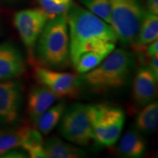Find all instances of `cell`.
Masks as SVG:
<instances>
[{
  "mask_svg": "<svg viewBox=\"0 0 158 158\" xmlns=\"http://www.w3.org/2000/svg\"><path fill=\"white\" fill-rule=\"evenodd\" d=\"M70 63L76 64L86 51L108 43H116L111 26L81 6L73 5L68 13Z\"/></svg>",
  "mask_w": 158,
  "mask_h": 158,
  "instance_id": "6da1fadb",
  "label": "cell"
},
{
  "mask_svg": "<svg viewBox=\"0 0 158 158\" xmlns=\"http://www.w3.org/2000/svg\"><path fill=\"white\" fill-rule=\"evenodd\" d=\"M37 60L43 66L62 70L70 64V37L67 14L51 17L35 45Z\"/></svg>",
  "mask_w": 158,
  "mask_h": 158,
  "instance_id": "7a4b0ae2",
  "label": "cell"
},
{
  "mask_svg": "<svg viewBox=\"0 0 158 158\" xmlns=\"http://www.w3.org/2000/svg\"><path fill=\"white\" fill-rule=\"evenodd\" d=\"M135 64V57L130 51L114 49L98 66L82 74L81 81L96 92L116 89L127 84Z\"/></svg>",
  "mask_w": 158,
  "mask_h": 158,
  "instance_id": "3957f363",
  "label": "cell"
},
{
  "mask_svg": "<svg viewBox=\"0 0 158 158\" xmlns=\"http://www.w3.org/2000/svg\"><path fill=\"white\" fill-rule=\"evenodd\" d=\"M88 113L94 135V142L110 147L118 141L125 122L122 108L106 103L88 105Z\"/></svg>",
  "mask_w": 158,
  "mask_h": 158,
  "instance_id": "277c9868",
  "label": "cell"
},
{
  "mask_svg": "<svg viewBox=\"0 0 158 158\" xmlns=\"http://www.w3.org/2000/svg\"><path fill=\"white\" fill-rule=\"evenodd\" d=\"M110 23L122 46L131 47L137 38L145 10L139 0H110Z\"/></svg>",
  "mask_w": 158,
  "mask_h": 158,
  "instance_id": "5b68a950",
  "label": "cell"
},
{
  "mask_svg": "<svg viewBox=\"0 0 158 158\" xmlns=\"http://www.w3.org/2000/svg\"><path fill=\"white\" fill-rule=\"evenodd\" d=\"M58 126L61 135L70 143L87 147L94 141L88 105L76 102L67 107Z\"/></svg>",
  "mask_w": 158,
  "mask_h": 158,
  "instance_id": "8992f818",
  "label": "cell"
},
{
  "mask_svg": "<svg viewBox=\"0 0 158 158\" xmlns=\"http://www.w3.org/2000/svg\"><path fill=\"white\" fill-rule=\"evenodd\" d=\"M49 19L50 16L40 7L22 10L15 14V27L29 54L33 53L37 40Z\"/></svg>",
  "mask_w": 158,
  "mask_h": 158,
  "instance_id": "52a82bcc",
  "label": "cell"
},
{
  "mask_svg": "<svg viewBox=\"0 0 158 158\" xmlns=\"http://www.w3.org/2000/svg\"><path fill=\"white\" fill-rule=\"evenodd\" d=\"M23 104V89L16 79L0 81V126L12 127L19 121Z\"/></svg>",
  "mask_w": 158,
  "mask_h": 158,
  "instance_id": "ba28073f",
  "label": "cell"
},
{
  "mask_svg": "<svg viewBox=\"0 0 158 158\" xmlns=\"http://www.w3.org/2000/svg\"><path fill=\"white\" fill-rule=\"evenodd\" d=\"M34 74L39 84L51 90L57 98L76 96L82 83L81 78L75 75L45 67H36Z\"/></svg>",
  "mask_w": 158,
  "mask_h": 158,
  "instance_id": "9c48e42d",
  "label": "cell"
},
{
  "mask_svg": "<svg viewBox=\"0 0 158 158\" xmlns=\"http://www.w3.org/2000/svg\"><path fill=\"white\" fill-rule=\"evenodd\" d=\"M158 78L148 66L141 67L134 78L132 100L137 109H141L155 101L157 96Z\"/></svg>",
  "mask_w": 158,
  "mask_h": 158,
  "instance_id": "30bf717a",
  "label": "cell"
},
{
  "mask_svg": "<svg viewBox=\"0 0 158 158\" xmlns=\"http://www.w3.org/2000/svg\"><path fill=\"white\" fill-rule=\"evenodd\" d=\"M26 70L21 51L12 43L0 44V81L16 79Z\"/></svg>",
  "mask_w": 158,
  "mask_h": 158,
  "instance_id": "8fae6325",
  "label": "cell"
},
{
  "mask_svg": "<svg viewBox=\"0 0 158 158\" xmlns=\"http://www.w3.org/2000/svg\"><path fill=\"white\" fill-rule=\"evenodd\" d=\"M57 96L42 85L31 89L27 100V114L33 125L47 109L53 106Z\"/></svg>",
  "mask_w": 158,
  "mask_h": 158,
  "instance_id": "7c38bea8",
  "label": "cell"
},
{
  "mask_svg": "<svg viewBox=\"0 0 158 158\" xmlns=\"http://www.w3.org/2000/svg\"><path fill=\"white\" fill-rule=\"evenodd\" d=\"M116 48V43H108L86 51L73 65L78 73L84 74L93 70Z\"/></svg>",
  "mask_w": 158,
  "mask_h": 158,
  "instance_id": "4fadbf2b",
  "label": "cell"
},
{
  "mask_svg": "<svg viewBox=\"0 0 158 158\" xmlns=\"http://www.w3.org/2000/svg\"><path fill=\"white\" fill-rule=\"evenodd\" d=\"M117 151L124 157H142L147 151V142L138 130L135 128L130 129L120 139Z\"/></svg>",
  "mask_w": 158,
  "mask_h": 158,
  "instance_id": "5bb4252c",
  "label": "cell"
},
{
  "mask_svg": "<svg viewBox=\"0 0 158 158\" xmlns=\"http://www.w3.org/2000/svg\"><path fill=\"white\" fill-rule=\"evenodd\" d=\"M31 127L24 125L17 127H3L0 130V157L11 149L21 148L28 138Z\"/></svg>",
  "mask_w": 158,
  "mask_h": 158,
  "instance_id": "9a60e30c",
  "label": "cell"
},
{
  "mask_svg": "<svg viewBox=\"0 0 158 158\" xmlns=\"http://www.w3.org/2000/svg\"><path fill=\"white\" fill-rule=\"evenodd\" d=\"M44 147L48 158H79L86 156L81 149L56 136L49 138L44 143Z\"/></svg>",
  "mask_w": 158,
  "mask_h": 158,
  "instance_id": "2e32d148",
  "label": "cell"
},
{
  "mask_svg": "<svg viewBox=\"0 0 158 158\" xmlns=\"http://www.w3.org/2000/svg\"><path fill=\"white\" fill-rule=\"evenodd\" d=\"M158 37V15L145 11L139 31L134 44L132 45L136 51L141 50Z\"/></svg>",
  "mask_w": 158,
  "mask_h": 158,
  "instance_id": "e0dca14e",
  "label": "cell"
},
{
  "mask_svg": "<svg viewBox=\"0 0 158 158\" xmlns=\"http://www.w3.org/2000/svg\"><path fill=\"white\" fill-rule=\"evenodd\" d=\"M67 108L64 100L51 106L40 116L34 127L43 135H47L58 125Z\"/></svg>",
  "mask_w": 158,
  "mask_h": 158,
  "instance_id": "ac0fdd59",
  "label": "cell"
},
{
  "mask_svg": "<svg viewBox=\"0 0 158 158\" xmlns=\"http://www.w3.org/2000/svg\"><path fill=\"white\" fill-rule=\"evenodd\" d=\"M135 129L145 135L152 134L158 127V103L154 101L140 109L135 119Z\"/></svg>",
  "mask_w": 158,
  "mask_h": 158,
  "instance_id": "d6986e66",
  "label": "cell"
},
{
  "mask_svg": "<svg viewBox=\"0 0 158 158\" xmlns=\"http://www.w3.org/2000/svg\"><path fill=\"white\" fill-rule=\"evenodd\" d=\"M21 148L31 158H47L44 147L42 134L35 127H31L27 140L23 142Z\"/></svg>",
  "mask_w": 158,
  "mask_h": 158,
  "instance_id": "ffe728a7",
  "label": "cell"
},
{
  "mask_svg": "<svg viewBox=\"0 0 158 158\" xmlns=\"http://www.w3.org/2000/svg\"><path fill=\"white\" fill-rule=\"evenodd\" d=\"M74 0H37L40 8L50 18L61 14H67Z\"/></svg>",
  "mask_w": 158,
  "mask_h": 158,
  "instance_id": "44dd1931",
  "label": "cell"
},
{
  "mask_svg": "<svg viewBox=\"0 0 158 158\" xmlns=\"http://www.w3.org/2000/svg\"><path fill=\"white\" fill-rule=\"evenodd\" d=\"M81 2L86 7V10L110 24V0H81Z\"/></svg>",
  "mask_w": 158,
  "mask_h": 158,
  "instance_id": "7402d4cb",
  "label": "cell"
},
{
  "mask_svg": "<svg viewBox=\"0 0 158 158\" xmlns=\"http://www.w3.org/2000/svg\"><path fill=\"white\" fill-rule=\"evenodd\" d=\"M20 148H17V149H11L10 151L7 152L1 156V157L4 158H25L29 157L28 155L26 152L23 150L22 148L21 149H19Z\"/></svg>",
  "mask_w": 158,
  "mask_h": 158,
  "instance_id": "603a6c76",
  "label": "cell"
},
{
  "mask_svg": "<svg viewBox=\"0 0 158 158\" xmlns=\"http://www.w3.org/2000/svg\"><path fill=\"white\" fill-rule=\"evenodd\" d=\"M146 54L148 57H152L158 54V41H154L146 46Z\"/></svg>",
  "mask_w": 158,
  "mask_h": 158,
  "instance_id": "cb8c5ba5",
  "label": "cell"
},
{
  "mask_svg": "<svg viewBox=\"0 0 158 158\" xmlns=\"http://www.w3.org/2000/svg\"><path fill=\"white\" fill-rule=\"evenodd\" d=\"M148 67L152 71L154 75L158 78V54L149 57V66Z\"/></svg>",
  "mask_w": 158,
  "mask_h": 158,
  "instance_id": "d4e9b609",
  "label": "cell"
},
{
  "mask_svg": "<svg viewBox=\"0 0 158 158\" xmlns=\"http://www.w3.org/2000/svg\"><path fill=\"white\" fill-rule=\"evenodd\" d=\"M147 12L158 15V0H147Z\"/></svg>",
  "mask_w": 158,
  "mask_h": 158,
  "instance_id": "484cf974",
  "label": "cell"
}]
</instances>
